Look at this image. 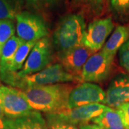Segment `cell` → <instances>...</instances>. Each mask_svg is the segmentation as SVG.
<instances>
[{
    "mask_svg": "<svg viewBox=\"0 0 129 129\" xmlns=\"http://www.w3.org/2000/svg\"><path fill=\"white\" fill-rule=\"evenodd\" d=\"M52 59V45L49 38L45 37L37 41L33 47L22 68L15 73L14 86L17 87L22 78L36 73L47 68Z\"/></svg>",
    "mask_w": 129,
    "mask_h": 129,
    "instance_id": "cell-3",
    "label": "cell"
},
{
    "mask_svg": "<svg viewBox=\"0 0 129 129\" xmlns=\"http://www.w3.org/2000/svg\"><path fill=\"white\" fill-rule=\"evenodd\" d=\"M105 98L106 92L99 85L84 82L72 88L68 97V109L94 103H103Z\"/></svg>",
    "mask_w": 129,
    "mask_h": 129,
    "instance_id": "cell-8",
    "label": "cell"
},
{
    "mask_svg": "<svg viewBox=\"0 0 129 129\" xmlns=\"http://www.w3.org/2000/svg\"><path fill=\"white\" fill-rule=\"evenodd\" d=\"M36 42H37L24 41L21 44V45L19 47L18 50H17L16 54L14 55L12 64L10 68V73L4 80H2L4 82H5L14 73H17L22 68L25 61L27 59L28 56Z\"/></svg>",
    "mask_w": 129,
    "mask_h": 129,
    "instance_id": "cell-17",
    "label": "cell"
},
{
    "mask_svg": "<svg viewBox=\"0 0 129 129\" xmlns=\"http://www.w3.org/2000/svg\"><path fill=\"white\" fill-rule=\"evenodd\" d=\"M24 1H25L28 5L32 6L35 8L37 7L38 3H39V0H24Z\"/></svg>",
    "mask_w": 129,
    "mask_h": 129,
    "instance_id": "cell-26",
    "label": "cell"
},
{
    "mask_svg": "<svg viewBox=\"0 0 129 129\" xmlns=\"http://www.w3.org/2000/svg\"><path fill=\"white\" fill-rule=\"evenodd\" d=\"M106 106L101 103H94L55 113L58 118L67 123L75 125L92 122L106 109Z\"/></svg>",
    "mask_w": 129,
    "mask_h": 129,
    "instance_id": "cell-10",
    "label": "cell"
},
{
    "mask_svg": "<svg viewBox=\"0 0 129 129\" xmlns=\"http://www.w3.org/2000/svg\"><path fill=\"white\" fill-rule=\"evenodd\" d=\"M129 39V27L127 25H118L106 42L102 52L112 59H114L116 53L120 47Z\"/></svg>",
    "mask_w": 129,
    "mask_h": 129,
    "instance_id": "cell-15",
    "label": "cell"
},
{
    "mask_svg": "<svg viewBox=\"0 0 129 129\" xmlns=\"http://www.w3.org/2000/svg\"><path fill=\"white\" fill-rule=\"evenodd\" d=\"M15 25L13 20L1 19L0 20V56L5 45L9 39L14 36Z\"/></svg>",
    "mask_w": 129,
    "mask_h": 129,
    "instance_id": "cell-20",
    "label": "cell"
},
{
    "mask_svg": "<svg viewBox=\"0 0 129 129\" xmlns=\"http://www.w3.org/2000/svg\"><path fill=\"white\" fill-rule=\"evenodd\" d=\"M45 1L46 2L47 4H49V5H53L57 4V2H59L60 0H45Z\"/></svg>",
    "mask_w": 129,
    "mask_h": 129,
    "instance_id": "cell-28",
    "label": "cell"
},
{
    "mask_svg": "<svg viewBox=\"0 0 129 129\" xmlns=\"http://www.w3.org/2000/svg\"><path fill=\"white\" fill-rule=\"evenodd\" d=\"M83 16L69 14L60 20L53 34V43L57 50L62 52L83 43L86 32Z\"/></svg>",
    "mask_w": 129,
    "mask_h": 129,
    "instance_id": "cell-2",
    "label": "cell"
},
{
    "mask_svg": "<svg viewBox=\"0 0 129 129\" xmlns=\"http://www.w3.org/2000/svg\"><path fill=\"white\" fill-rule=\"evenodd\" d=\"M24 3V0H0V20H14L22 12Z\"/></svg>",
    "mask_w": 129,
    "mask_h": 129,
    "instance_id": "cell-18",
    "label": "cell"
},
{
    "mask_svg": "<svg viewBox=\"0 0 129 129\" xmlns=\"http://www.w3.org/2000/svg\"><path fill=\"white\" fill-rule=\"evenodd\" d=\"M118 59L120 66L129 73V39L118 51Z\"/></svg>",
    "mask_w": 129,
    "mask_h": 129,
    "instance_id": "cell-23",
    "label": "cell"
},
{
    "mask_svg": "<svg viewBox=\"0 0 129 129\" xmlns=\"http://www.w3.org/2000/svg\"><path fill=\"white\" fill-rule=\"evenodd\" d=\"M46 120L49 129H80L78 125L61 120L55 113H47Z\"/></svg>",
    "mask_w": 129,
    "mask_h": 129,
    "instance_id": "cell-22",
    "label": "cell"
},
{
    "mask_svg": "<svg viewBox=\"0 0 129 129\" xmlns=\"http://www.w3.org/2000/svg\"><path fill=\"white\" fill-rule=\"evenodd\" d=\"M94 52H95L81 44L64 52H59V60L64 69L79 78L78 75H80L83 66Z\"/></svg>",
    "mask_w": 129,
    "mask_h": 129,
    "instance_id": "cell-11",
    "label": "cell"
},
{
    "mask_svg": "<svg viewBox=\"0 0 129 129\" xmlns=\"http://www.w3.org/2000/svg\"><path fill=\"white\" fill-rule=\"evenodd\" d=\"M72 87L58 83L48 85L27 86L20 89L33 110L55 113L68 109V101Z\"/></svg>",
    "mask_w": 129,
    "mask_h": 129,
    "instance_id": "cell-1",
    "label": "cell"
},
{
    "mask_svg": "<svg viewBox=\"0 0 129 129\" xmlns=\"http://www.w3.org/2000/svg\"><path fill=\"white\" fill-rule=\"evenodd\" d=\"M104 2L105 0H73L74 5L95 14L101 12Z\"/></svg>",
    "mask_w": 129,
    "mask_h": 129,
    "instance_id": "cell-21",
    "label": "cell"
},
{
    "mask_svg": "<svg viewBox=\"0 0 129 129\" xmlns=\"http://www.w3.org/2000/svg\"><path fill=\"white\" fill-rule=\"evenodd\" d=\"M15 19L17 37L24 41L37 42L48 34L46 24L37 14L22 11Z\"/></svg>",
    "mask_w": 129,
    "mask_h": 129,
    "instance_id": "cell-5",
    "label": "cell"
},
{
    "mask_svg": "<svg viewBox=\"0 0 129 129\" xmlns=\"http://www.w3.org/2000/svg\"><path fill=\"white\" fill-rule=\"evenodd\" d=\"M0 98L7 118H17L30 113L32 108L20 90L0 85Z\"/></svg>",
    "mask_w": 129,
    "mask_h": 129,
    "instance_id": "cell-6",
    "label": "cell"
},
{
    "mask_svg": "<svg viewBox=\"0 0 129 129\" xmlns=\"http://www.w3.org/2000/svg\"><path fill=\"white\" fill-rule=\"evenodd\" d=\"M129 102V75H121L113 79L106 91L104 105L116 109Z\"/></svg>",
    "mask_w": 129,
    "mask_h": 129,
    "instance_id": "cell-12",
    "label": "cell"
},
{
    "mask_svg": "<svg viewBox=\"0 0 129 129\" xmlns=\"http://www.w3.org/2000/svg\"><path fill=\"white\" fill-rule=\"evenodd\" d=\"M4 118H0V129H4V121H3Z\"/></svg>",
    "mask_w": 129,
    "mask_h": 129,
    "instance_id": "cell-29",
    "label": "cell"
},
{
    "mask_svg": "<svg viewBox=\"0 0 129 129\" xmlns=\"http://www.w3.org/2000/svg\"><path fill=\"white\" fill-rule=\"evenodd\" d=\"M23 42L19 37L13 36L5 45L0 56V78L2 80H4L10 73V68L16 52Z\"/></svg>",
    "mask_w": 129,
    "mask_h": 129,
    "instance_id": "cell-14",
    "label": "cell"
},
{
    "mask_svg": "<svg viewBox=\"0 0 129 129\" xmlns=\"http://www.w3.org/2000/svg\"><path fill=\"white\" fill-rule=\"evenodd\" d=\"M5 113H4V109H3V106L2 103V101L0 98V118H4L5 117Z\"/></svg>",
    "mask_w": 129,
    "mask_h": 129,
    "instance_id": "cell-27",
    "label": "cell"
},
{
    "mask_svg": "<svg viewBox=\"0 0 129 129\" xmlns=\"http://www.w3.org/2000/svg\"><path fill=\"white\" fill-rule=\"evenodd\" d=\"M3 121L4 129H49L47 120L40 111L35 110L17 118H5Z\"/></svg>",
    "mask_w": 129,
    "mask_h": 129,
    "instance_id": "cell-13",
    "label": "cell"
},
{
    "mask_svg": "<svg viewBox=\"0 0 129 129\" xmlns=\"http://www.w3.org/2000/svg\"><path fill=\"white\" fill-rule=\"evenodd\" d=\"M111 9L118 19L123 22L129 20V0H111Z\"/></svg>",
    "mask_w": 129,
    "mask_h": 129,
    "instance_id": "cell-19",
    "label": "cell"
},
{
    "mask_svg": "<svg viewBox=\"0 0 129 129\" xmlns=\"http://www.w3.org/2000/svg\"><path fill=\"white\" fill-rule=\"evenodd\" d=\"M79 128L80 129H103L99 126L98 125L95 124V123H85V124H83L79 125Z\"/></svg>",
    "mask_w": 129,
    "mask_h": 129,
    "instance_id": "cell-25",
    "label": "cell"
},
{
    "mask_svg": "<svg viewBox=\"0 0 129 129\" xmlns=\"http://www.w3.org/2000/svg\"><path fill=\"white\" fill-rule=\"evenodd\" d=\"M75 80H79V78L68 73L60 63H57L50 64L38 73L25 76L20 80L17 87L22 89L27 86L66 83Z\"/></svg>",
    "mask_w": 129,
    "mask_h": 129,
    "instance_id": "cell-4",
    "label": "cell"
},
{
    "mask_svg": "<svg viewBox=\"0 0 129 129\" xmlns=\"http://www.w3.org/2000/svg\"><path fill=\"white\" fill-rule=\"evenodd\" d=\"M113 59L102 51L93 54L83 66L80 80L88 83H98L105 80L110 75Z\"/></svg>",
    "mask_w": 129,
    "mask_h": 129,
    "instance_id": "cell-7",
    "label": "cell"
},
{
    "mask_svg": "<svg viewBox=\"0 0 129 129\" xmlns=\"http://www.w3.org/2000/svg\"><path fill=\"white\" fill-rule=\"evenodd\" d=\"M114 28L111 17L98 19L89 24L83 38V45L94 52L98 51L106 43Z\"/></svg>",
    "mask_w": 129,
    "mask_h": 129,
    "instance_id": "cell-9",
    "label": "cell"
},
{
    "mask_svg": "<svg viewBox=\"0 0 129 129\" xmlns=\"http://www.w3.org/2000/svg\"><path fill=\"white\" fill-rule=\"evenodd\" d=\"M92 123L98 125L103 129H125L118 111L107 106L105 111L93 119Z\"/></svg>",
    "mask_w": 129,
    "mask_h": 129,
    "instance_id": "cell-16",
    "label": "cell"
},
{
    "mask_svg": "<svg viewBox=\"0 0 129 129\" xmlns=\"http://www.w3.org/2000/svg\"><path fill=\"white\" fill-rule=\"evenodd\" d=\"M116 110L118 111L125 129H129V102L122 104L118 107Z\"/></svg>",
    "mask_w": 129,
    "mask_h": 129,
    "instance_id": "cell-24",
    "label": "cell"
}]
</instances>
